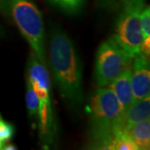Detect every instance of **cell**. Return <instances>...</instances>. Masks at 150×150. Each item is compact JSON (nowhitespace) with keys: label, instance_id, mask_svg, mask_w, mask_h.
Wrapping results in <instances>:
<instances>
[{"label":"cell","instance_id":"cell-10","mask_svg":"<svg viewBox=\"0 0 150 150\" xmlns=\"http://www.w3.org/2000/svg\"><path fill=\"white\" fill-rule=\"evenodd\" d=\"M124 134L128 135L139 149H149L150 121L149 118L133 125Z\"/></svg>","mask_w":150,"mask_h":150},{"label":"cell","instance_id":"cell-5","mask_svg":"<svg viewBox=\"0 0 150 150\" xmlns=\"http://www.w3.org/2000/svg\"><path fill=\"white\" fill-rule=\"evenodd\" d=\"M144 8V0H124L116 24L113 38L132 58L141 52V13Z\"/></svg>","mask_w":150,"mask_h":150},{"label":"cell","instance_id":"cell-12","mask_svg":"<svg viewBox=\"0 0 150 150\" xmlns=\"http://www.w3.org/2000/svg\"><path fill=\"white\" fill-rule=\"evenodd\" d=\"M26 105H27L28 116L31 119L37 120L38 112V100L37 94L33 90L31 83L27 81V91H26Z\"/></svg>","mask_w":150,"mask_h":150},{"label":"cell","instance_id":"cell-11","mask_svg":"<svg viewBox=\"0 0 150 150\" xmlns=\"http://www.w3.org/2000/svg\"><path fill=\"white\" fill-rule=\"evenodd\" d=\"M141 31L143 35V43L141 45V52L146 56L150 53V8L145 6L141 13Z\"/></svg>","mask_w":150,"mask_h":150},{"label":"cell","instance_id":"cell-14","mask_svg":"<svg viewBox=\"0 0 150 150\" xmlns=\"http://www.w3.org/2000/svg\"><path fill=\"white\" fill-rule=\"evenodd\" d=\"M14 134V128L10 123L4 120L0 114V149L7 142L13 138Z\"/></svg>","mask_w":150,"mask_h":150},{"label":"cell","instance_id":"cell-7","mask_svg":"<svg viewBox=\"0 0 150 150\" xmlns=\"http://www.w3.org/2000/svg\"><path fill=\"white\" fill-rule=\"evenodd\" d=\"M131 69V83L134 101L149 96L150 67L147 56L142 52L134 58Z\"/></svg>","mask_w":150,"mask_h":150},{"label":"cell","instance_id":"cell-3","mask_svg":"<svg viewBox=\"0 0 150 150\" xmlns=\"http://www.w3.org/2000/svg\"><path fill=\"white\" fill-rule=\"evenodd\" d=\"M28 81L31 83L38 100V122L40 139L45 147L54 143L56 122L51 101V83L45 64L40 62L33 52L28 64Z\"/></svg>","mask_w":150,"mask_h":150},{"label":"cell","instance_id":"cell-2","mask_svg":"<svg viewBox=\"0 0 150 150\" xmlns=\"http://www.w3.org/2000/svg\"><path fill=\"white\" fill-rule=\"evenodd\" d=\"M88 109L92 149H108L116 134L113 124L123 111L120 103L108 86L100 87L91 98Z\"/></svg>","mask_w":150,"mask_h":150},{"label":"cell","instance_id":"cell-1","mask_svg":"<svg viewBox=\"0 0 150 150\" xmlns=\"http://www.w3.org/2000/svg\"><path fill=\"white\" fill-rule=\"evenodd\" d=\"M49 59L61 96L73 107L80 105L83 100L80 60L69 38L59 29L52 32Z\"/></svg>","mask_w":150,"mask_h":150},{"label":"cell","instance_id":"cell-8","mask_svg":"<svg viewBox=\"0 0 150 150\" xmlns=\"http://www.w3.org/2000/svg\"><path fill=\"white\" fill-rule=\"evenodd\" d=\"M150 117V98L146 97L134 101L125 108L113 124L115 133H125L133 125L149 119Z\"/></svg>","mask_w":150,"mask_h":150},{"label":"cell","instance_id":"cell-4","mask_svg":"<svg viewBox=\"0 0 150 150\" xmlns=\"http://www.w3.org/2000/svg\"><path fill=\"white\" fill-rule=\"evenodd\" d=\"M9 13L33 54L45 64L44 28L41 12L30 0H7Z\"/></svg>","mask_w":150,"mask_h":150},{"label":"cell","instance_id":"cell-13","mask_svg":"<svg viewBox=\"0 0 150 150\" xmlns=\"http://www.w3.org/2000/svg\"><path fill=\"white\" fill-rule=\"evenodd\" d=\"M54 5L57 6L67 13H76L83 6L85 0H49Z\"/></svg>","mask_w":150,"mask_h":150},{"label":"cell","instance_id":"cell-15","mask_svg":"<svg viewBox=\"0 0 150 150\" xmlns=\"http://www.w3.org/2000/svg\"><path fill=\"white\" fill-rule=\"evenodd\" d=\"M0 10L3 11L6 14H9V8L7 0H0Z\"/></svg>","mask_w":150,"mask_h":150},{"label":"cell","instance_id":"cell-9","mask_svg":"<svg viewBox=\"0 0 150 150\" xmlns=\"http://www.w3.org/2000/svg\"><path fill=\"white\" fill-rule=\"evenodd\" d=\"M108 87L115 94L123 111L134 102L131 83V69L129 67L123 70Z\"/></svg>","mask_w":150,"mask_h":150},{"label":"cell","instance_id":"cell-6","mask_svg":"<svg viewBox=\"0 0 150 150\" xmlns=\"http://www.w3.org/2000/svg\"><path fill=\"white\" fill-rule=\"evenodd\" d=\"M132 59L113 37L101 43L97 51L94 71L98 87L109 85L123 70L129 68Z\"/></svg>","mask_w":150,"mask_h":150},{"label":"cell","instance_id":"cell-16","mask_svg":"<svg viewBox=\"0 0 150 150\" xmlns=\"http://www.w3.org/2000/svg\"><path fill=\"white\" fill-rule=\"evenodd\" d=\"M2 149H6V150H9V149H16V148L13 146V145H10V144H4L3 146Z\"/></svg>","mask_w":150,"mask_h":150}]
</instances>
